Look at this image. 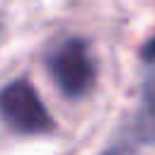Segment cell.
I'll return each instance as SVG.
<instances>
[{"instance_id": "obj_1", "label": "cell", "mask_w": 155, "mask_h": 155, "mask_svg": "<svg viewBox=\"0 0 155 155\" xmlns=\"http://www.w3.org/2000/svg\"><path fill=\"white\" fill-rule=\"evenodd\" d=\"M0 119L17 133L41 136L53 131V119L27 80H12L0 90Z\"/></svg>"}, {"instance_id": "obj_2", "label": "cell", "mask_w": 155, "mask_h": 155, "mask_svg": "<svg viewBox=\"0 0 155 155\" xmlns=\"http://www.w3.org/2000/svg\"><path fill=\"white\" fill-rule=\"evenodd\" d=\"M53 82L65 97H82L94 85V63L82 39L63 41L48 58Z\"/></svg>"}, {"instance_id": "obj_3", "label": "cell", "mask_w": 155, "mask_h": 155, "mask_svg": "<svg viewBox=\"0 0 155 155\" xmlns=\"http://www.w3.org/2000/svg\"><path fill=\"white\" fill-rule=\"evenodd\" d=\"M131 138L136 143H155V73L143 85L140 107L131 124Z\"/></svg>"}, {"instance_id": "obj_4", "label": "cell", "mask_w": 155, "mask_h": 155, "mask_svg": "<svg viewBox=\"0 0 155 155\" xmlns=\"http://www.w3.org/2000/svg\"><path fill=\"white\" fill-rule=\"evenodd\" d=\"M131 140H133V138H131ZM131 140H116V143H111L109 148H104L99 155H133ZM133 143H136V140H133Z\"/></svg>"}, {"instance_id": "obj_5", "label": "cell", "mask_w": 155, "mask_h": 155, "mask_svg": "<svg viewBox=\"0 0 155 155\" xmlns=\"http://www.w3.org/2000/svg\"><path fill=\"white\" fill-rule=\"evenodd\" d=\"M143 56H145L148 61H155V41H150V44L145 46V51H143Z\"/></svg>"}]
</instances>
